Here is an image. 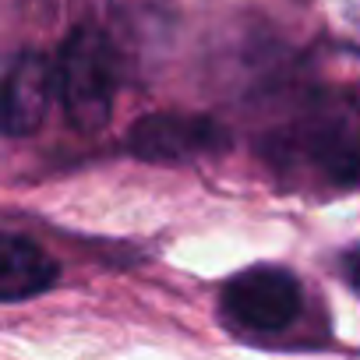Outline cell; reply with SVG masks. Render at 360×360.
I'll use <instances>...</instances> for the list:
<instances>
[{
    "mask_svg": "<svg viewBox=\"0 0 360 360\" xmlns=\"http://www.w3.org/2000/svg\"><path fill=\"white\" fill-rule=\"evenodd\" d=\"M346 279H349V286L360 293V244L346 255Z\"/></svg>",
    "mask_w": 360,
    "mask_h": 360,
    "instance_id": "52a82bcc",
    "label": "cell"
},
{
    "mask_svg": "<svg viewBox=\"0 0 360 360\" xmlns=\"http://www.w3.org/2000/svg\"><path fill=\"white\" fill-rule=\"evenodd\" d=\"M60 279L57 262L29 237L0 233V304H18L46 293Z\"/></svg>",
    "mask_w": 360,
    "mask_h": 360,
    "instance_id": "8992f818",
    "label": "cell"
},
{
    "mask_svg": "<svg viewBox=\"0 0 360 360\" xmlns=\"http://www.w3.org/2000/svg\"><path fill=\"white\" fill-rule=\"evenodd\" d=\"M286 159L311 166L328 184H339V188L360 184V134L356 131H346L335 124L300 131L297 138H290Z\"/></svg>",
    "mask_w": 360,
    "mask_h": 360,
    "instance_id": "5b68a950",
    "label": "cell"
},
{
    "mask_svg": "<svg viewBox=\"0 0 360 360\" xmlns=\"http://www.w3.org/2000/svg\"><path fill=\"white\" fill-rule=\"evenodd\" d=\"M131 152L148 162H188L212 155L230 145L226 131L209 117H176L155 113L131 127Z\"/></svg>",
    "mask_w": 360,
    "mask_h": 360,
    "instance_id": "3957f363",
    "label": "cell"
},
{
    "mask_svg": "<svg viewBox=\"0 0 360 360\" xmlns=\"http://www.w3.org/2000/svg\"><path fill=\"white\" fill-rule=\"evenodd\" d=\"M53 89V64L39 53H22L0 68V134H29L43 124Z\"/></svg>",
    "mask_w": 360,
    "mask_h": 360,
    "instance_id": "277c9868",
    "label": "cell"
},
{
    "mask_svg": "<svg viewBox=\"0 0 360 360\" xmlns=\"http://www.w3.org/2000/svg\"><path fill=\"white\" fill-rule=\"evenodd\" d=\"M304 304L300 283L279 265H258L240 272L223 290V311L248 332H283L297 321Z\"/></svg>",
    "mask_w": 360,
    "mask_h": 360,
    "instance_id": "7a4b0ae2",
    "label": "cell"
},
{
    "mask_svg": "<svg viewBox=\"0 0 360 360\" xmlns=\"http://www.w3.org/2000/svg\"><path fill=\"white\" fill-rule=\"evenodd\" d=\"M53 89L78 131L106 127L117 99V53L110 39L96 29H78L53 64Z\"/></svg>",
    "mask_w": 360,
    "mask_h": 360,
    "instance_id": "6da1fadb",
    "label": "cell"
}]
</instances>
